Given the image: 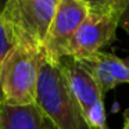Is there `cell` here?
Returning <instances> with one entry per match:
<instances>
[{"instance_id": "cell-10", "label": "cell", "mask_w": 129, "mask_h": 129, "mask_svg": "<svg viewBox=\"0 0 129 129\" xmlns=\"http://www.w3.org/2000/svg\"><path fill=\"white\" fill-rule=\"evenodd\" d=\"M119 26L129 35V0L126 3V7L122 13V17H121V21H119Z\"/></svg>"}, {"instance_id": "cell-13", "label": "cell", "mask_w": 129, "mask_h": 129, "mask_svg": "<svg viewBox=\"0 0 129 129\" xmlns=\"http://www.w3.org/2000/svg\"><path fill=\"white\" fill-rule=\"evenodd\" d=\"M0 129H2V128H0Z\"/></svg>"}, {"instance_id": "cell-6", "label": "cell", "mask_w": 129, "mask_h": 129, "mask_svg": "<svg viewBox=\"0 0 129 129\" xmlns=\"http://www.w3.org/2000/svg\"><path fill=\"white\" fill-rule=\"evenodd\" d=\"M89 10V0H58L43 47V57L50 62H60L65 57L68 45L81 26Z\"/></svg>"}, {"instance_id": "cell-12", "label": "cell", "mask_w": 129, "mask_h": 129, "mask_svg": "<svg viewBox=\"0 0 129 129\" xmlns=\"http://www.w3.org/2000/svg\"><path fill=\"white\" fill-rule=\"evenodd\" d=\"M122 129H129V110L125 114V117H123V128Z\"/></svg>"}, {"instance_id": "cell-8", "label": "cell", "mask_w": 129, "mask_h": 129, "mask_svg": "<svg viewBox=\"0 0 129 129\" xmlns=\"http://www.w3.org/2000/svg\"><path fill=\"white\" fill-rule=\"evenodd\" d=\"M2 129H43V115L36 106L10 107L0 106Z\"/></svg>"}, {"instance_id": "cell-4", "label": "cell", "mask_w": 129, "mask_h": 129, "mask_svg": "<svg viewBox=\"0 0 129 129\" xmlns=\"http://www.w3.org/2000/svg\"><path fill=\"white\" fill-rule=\"evenodd\" d=\"M42 57L43 53L13 46L0 64L2 104L10 107L34 106Z\"/></svg>"}, {"instance_id": "cell-3", "label": "cell", "mask_w": 129, "mask_h": 129, "mask_svg": "<svg viewBox=\"0 0 129 129\" xmlns=\"http://www.w3.org/2000/svg\"><path fill=\"white\" fill-rule=\"evenodd\" d=\"M128 0H89V10L68 45L65 57L83 60L115 40Z\"/></svg>"}, {"instance_id": "cell-5", "label": "cell", "mask_w": 129, "mask_h": 129, "mask_svg": "<svg viewBox=\"0 0 129 129\" xmlns=\"http://www.w3.org/2000/svg\"><path fill=\"white\" fill-rule=\"evenodd\" d=\"M60 65L71 94L81 107L92 129H108L106 122L104 94L93 78L74 58L64 57Z\"/></svg>"}, {"instance_id": "cell-11", "label": "cell", "mask_w": 129, "mask_h": 129, "mask_svg": "<svg viewBox=\"0 0 129 129\" xmlns=\"http://www.w3.org/2000/svg\"><path fill=\"white\" fill-rule=\"evenodd\" d=\"M43 129H57V128H56V126H54V125H53V123H51L49 119L43 118Z\"/></svg>"}, {"instance_id": "cell-1", "label": "cell", "mask_w": 129, "mask_h": 129, "mask_svg": "<svg viewBox=\"0 0 129 129\" xmlns=\"http://www.w3.org/2000/svg\"><path fill=\"white\" fill-rule=\"evenodd\" d=\"M35 106L57 129H92L68 89L60 62L54 64L45 57L39 67Z\"/></svg>"}, {"instance_id": "cell-9", "label": "cell", "mask_w": 129, "mask_h": 129, "mask_svg": "<svg viewBox=\"0 0 129 129\" xmlns=\"http://www.w3.org/2000/svg\"><path fill=\"white\" fill-rule=\"evenodd\" d=\"M14 46V42L10 38L9 32H7L6 26H4L3 21L0 18V64L3 61V58L6 57V54L11 50V47ZM0 106H2V97H0Z\"/></svg>"}, {"instance_id": "cell-7", "label": "cell", "mask_w": 129, "mask_h": 129, "mask_svg": "<svg viewBox=\"0 0 129 129\" xmlns=\"http://www.w3.org/2000/svg\"><path fill=\"white\" fill-rule=\"evenodd\" d=\"M76 61L93 78L104 96L118 85L129 83V60H122L114 54L100 51Z\"/></svg>"}, {"instance_id": "cell-2", "label": "cell", "mask_w": 129, "mask_h": 129, "mask_svg": "<svg viewBox=\"0 0 129 129\" xmlns=\"http://www.w3.org/2000/svg\"><path fill=\"white\" fill-rule=\"evenodd\" d=\"M58 0H9L0 9L3 21L14 45L43 53Z\"/></svg>"}]
</instances>
